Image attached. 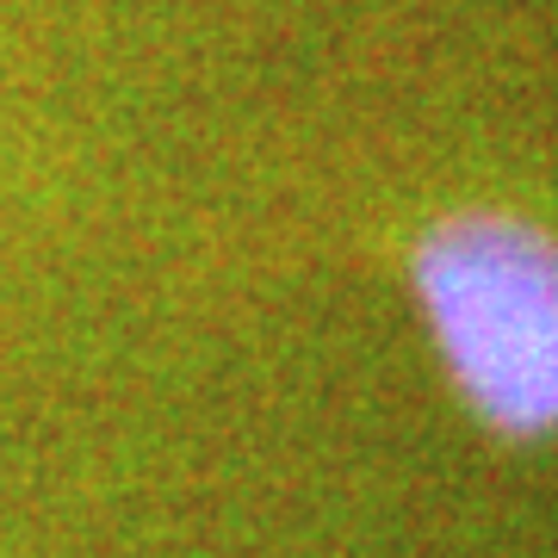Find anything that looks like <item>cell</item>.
<instances>
[{
	"mask_svg": "<svg viewBox=\"0 0 558 558\" xmlns=\"http://www.w3.org/2000/svg\"><path fill=\"white\" fill-rule=\"evenodd\" d=\"M410 286L465 410L509 440L558 435V230L509 205L440 211Z\"/></svg>",
	"mask_w": 558,
	"mask_h": 558,
	"instance_id": "cell-1",
	"label": "cell"
}]
</instances>
